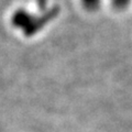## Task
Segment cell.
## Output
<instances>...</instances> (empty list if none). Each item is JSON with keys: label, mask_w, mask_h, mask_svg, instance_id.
<instances>
[{"label": "cell", "mask_w": 132, "mask_h": 132, "mask_svg": "<svg viewBox=\"0 0 132 132\" xmlns=\"http://www.w3.org/2000/svg\"><path fill=\"white\" fill-rule=\"evenodd\" d=\"M82 7L88 11H96L100 7L101 0H80Z\"/></svg>", "instance_id": "cell-1"}, {"label": "cell", "mask_w": 132, "mask_h": 132, "mask_svg": "<svg viewBox=\"0 0 132 132\" xmlns=\"http://www.w3.org/2000/svg\"><path fill=\"white\" fill-rule=\"evenodd\" d=\"M113 7H116L117 9H122L129 6V3L131 2V0H111Z\"/></svg>", "instance_id": "cell-2"}]
</instances>
